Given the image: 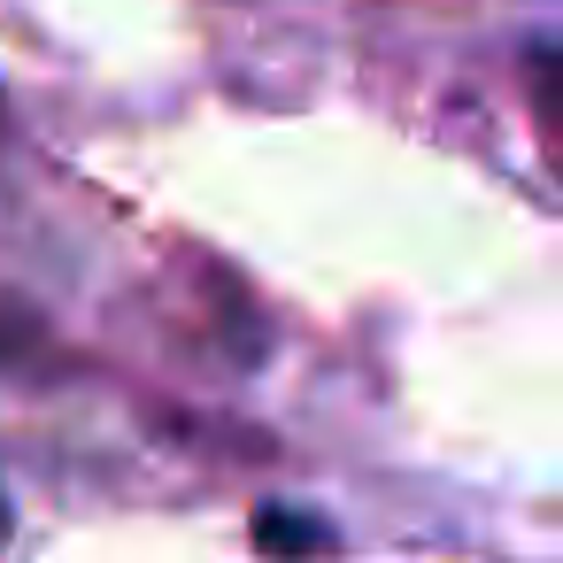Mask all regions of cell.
<instances>
[{"mask_svg":"<svg viewBox=\"0 0 563 563\" xmlns=\"http://www.w3.org/2000/svg\"><path fill=\"white\" fill-rule=\"evenodd\" d=\"M332 532L317 525V517H294V509H263L255 517V548H271V555H317Z\"/></svg>","mask_w":563,"mask_h":563,"instance_id":"cell-1","label":"cell"},{"mask_svg":"<svg viewBox=\"0 0 563 563\" xmlns=\"http://www.w3.org/2000/svg\"><path fill=\"white\" fill-rule=\"evenodd\" d=\"M540 93L563 101V55H540Z\"/></svg>","mask_w":563,"mask_h":563,"instance_id":"cell-2","label":"cell"},{"mask_svg":"<svg viewBox=\"0 0 563 563\" xmlns=\"http://www.w3.org/2000/svg\"><path fill=\"white\" fill-rule=\"evenodd\" d=\"M9 532H16V517H9V494H0V548H9Z\"/></svg>","mask_w":563,"mask_h":563,"instance_id":"cell-3","label":"cell"}]
</instances>
